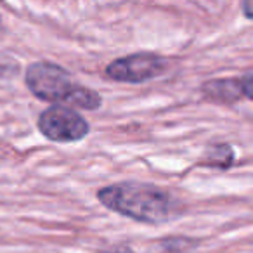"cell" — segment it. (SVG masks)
<instances>
[{
	"label": "cell",
	"mask_w": 253,
	"mask_h": 253,
	"mask_svg": "<svg viewBox=\"0 0 253 253\" xmlns=\"http://www.w3.org/2000/svg\"><path fill=\"white\" fill-rule=\"evenodd\" d=\"M25 82L30 92L42 101L59 102V106L70 104L84 109H97L101 106V95L97 92L77 85L64 68L54 63L39 61L30 64Z\"/></svg>",
	"instance_id": "7a4b0ae2"
},
{
	"label": "cell",
	"mask_w": 253,
	"mask_h": 253,
	"mask_svg": "<svg viewBox=\"0 0 253 253\" xmlns=\"http://www.w3.org/2000/svg\"><path fill=\"white\" fill-rule=\"evenodd\" d=\"M39 130L54 142H75L84 139L90 126L78 111L54 104L39 116Z\"/></svg>",
	"instance_id": "3957f363"
},
{
	"label": "cell",
	"mask_w": 253,
	"mask_h": 253,
	"mask_svg": "<svg viewBox=\"0 0 253 253\" xmlns=\"http://www.w3.org/2000/svg\"><path fill=\"white\" fill-rule=\"evenodd\" d=\"M203 92L210 101L220 104H232L239 101L243 95L239 78H222V80H210L203 85Z\"/></svg>",
	"instance_id": "5b68a950"
},
{
	"label": "cell",
	"mask_w": 253,
	"mask_h": 253,
	"mask_svg": "<svg viewBox=\"0 0 253 253\" xmlns=\"http://www.w3.org/2000/svg\"><path fill=\"white\" fill-rule=\"evenodd\" d=\"M106 253H134V250L126 248V246H118V248H113V250H109V252H106Z\"/></svg>",
	"instance_id": "9c48e42d"
},
{
	"label": "cell",
	"mask_w": 253,
	"mask_h": 253,
	"mask_svg": "<svg viewBox=\"0 0 253 253\" xmlns=\"http://www.w3.org/2000/svg\"><path fill=\"white\" fill-rule=\"evenodd\" d=\"M241 82V90H243V95L253 101V73H248L245 75L243 78H239Z\"/></svg>",
	"instance_id": "52a82bcc"
},
{
	"label": "cell",
	"mask_w": 253,
	"mask_h": 253,
	"mask_svg": "<svg viewBox=\"0 0 253 253\" xmlns=\"http://www.w3.org/2000/svg\"><path fill=\"white\" fill-rule=\"evenodd\" d=\"M97 200L111 211L146 224H165L182 213L179 201L153 184H113L99 189Z\"/></svg>",
	"instance_id": "6da1fadb"
},
{
	"label": "cell",
	"mask_w": 253,
	"mask_h": 253,
	"mask_svg": "<svg viewBox=\"0 0 253 253\" xmlns=\"http://www.w3.org/2000/svg\"><path fill=\"white\" fill-rule=\"evenodd\" d=\"M234 162V153H232L231 146L220 144L213 146L210 153H207V160L205 163L210 167H217V169H229Z\"/></svg>",
	"instance_id": "8992f818"
},
{
	"label": "cell",
	"mask_w": 253,
	"mask_h": 253,
	"mask_svg": "<svg viewBox=\"0 0 253 253\" xmlns=\"http://www.w3.org/2000/svg\"><path fill=\"white\" fill-rule=\"evenodd\" d=\"M167 70V59L158 54L141 52L115 59L106 68V77L116 82L142 84L156 78Z\"/></svg>",
	"instance_id": "277c9868"
},
{
	"label": "cell",
	"mask_w": 253,
	"mask_h": 253,
	"mask_svg": "<svg viewBox=\"0 0 253 253\" xmlns=\"http://www.w3.org/2000/svg\"><path fill=\"white\" fill-rule=\"evenodd\" d=\"M243 12L248 19H253V0L252 2H245L243 4Z\"/></svg>",
	"instance_id": "ba28073f"
}]
</instances>
